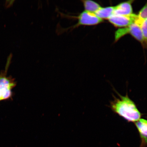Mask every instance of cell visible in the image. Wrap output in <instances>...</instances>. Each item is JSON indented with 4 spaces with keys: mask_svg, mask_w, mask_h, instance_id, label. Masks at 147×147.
<instances>
[{
    "mask_svg": "<svg viewBox=\"0 0 147 147\" xmlns=\"http://www.w3.org/2000/svg\"><path fill=\"white\" fill-rule=\"evenodd\" d=\"M117 93L119 98L114 96L113 100L110 102V107L112 111L129 122H137L142 115L135 103L127 94L123 96Z\"/></svg>",
    "mask_w": 147,
    "mask_h": 147,
    "instance_id": "6da1fadb",
    "label": "cell"
},
{
    "mask_svg": "<svg viewBox=\"0 0 147 147\" xmlns=\"http://www.w3.org/2000/svg\"><path fill=\"white\" fill-rule=\"evenodd\" d=\"M63 15V16L72 19L77 20V22L74 25L66 28L62 29L61 30L62 32H67L68 30H72L81 26H92L102 23L104 21L95 15L94 13L84 11L77 16H71Z\"/></svg>",
    "mask_w": 147,
    "mask_h": 147,
    "instance_id": "7a4b0ae2",
    "label": "cell"
},
{
    "mask_svg": "<svg viewBox=\"0 0 147 147\" xmlns=\"http://www.w3.org/2000/svg\"><path fill=\"white\" fill-rule=\"evenodd\" d=\"M128 34L131 35L136 40L140 42L144 48H146L140 25L135 22L128 27L117 29L115 33V42H117L123 36Z\"/></svg>",
    "mask_w": 147,
    "mask_h": 147,
    "instance_id": "3957f363",
    "label": "cell"
},
{
    "mask_svg": "<svg viewBox=\"0 0 147 147\" xmlns=\"http://www.w3.org/2000/svg\"><path fill=\"white\" fill-rule=\"evenodd\" d=\"M16 85L13 79L7 77L5 73L0 75V101L8 100L12 95V90Z\"/></svg>",
    "mask_w": 147,
    "mask_h": 147,
    "instance_id": "277c9868",
    "label": "cell"
},
{
    "mask_svg": "<svg viewBox=\"0 0 147 147\" xmlns=\"http://www.w3.org/2000/svg\"><path fill=\"white\" fill-rule=\"evenodd\" d=\"M137 17V15L134 13L129 16L113 14L108 20L115 27L123 28L128 27L134 23Z\"/></svg>",
    "mask_w": 147,
    "mask_h": 147,
    "instance_id": "5b68a950",
    "label": "cell"
},
{
    "mask_svg": "<svg viewBox=\"0 0 147 147\" xmlns=\"http://www.w3.org/2000/svg\"><path fill=\"white\" fill-rule=\"evenodd\" d=\"M133 0L123 2L115 7L113 14L125 16H129L133 14L132 3Z\"/></svg>",
    "mask_w": 147,
    "mask_h": 147,
    "instance_id": "8992f818",
    "label": "cell"
},
{
    "mask_svg": "<svg viewBox=\"0 0 147 147\" xmlns=\"http://www.w3.org/2000/svg\"><path fill=\"white\" fill-rule=\"evenodd\" d=\"M141 139V147L147 146V120L140 119L135 123Z\"/></svg>",
    "mask_w": 147,
    "mask_h": 147,
    "instance_id": "52a82bcc",
    "label": "cell"
},
{
    "mask_svg": "<svg viewBox=\"0 0 147 147\" xmlns=\"http://www.w3.org/2000/svg\"><path fill=\"white\" fill-rule=\"evenodd\" d=\"M115 7L109 6L101 8L94 13L100 19L108 20L113 14Z\"/></svg>",
    "mask_w": 147,
    "mask_h": 147,
    "instance_id": "ba28073f",
    "label": "cell"
},
{
    "mask_svg": "<svg viewBox=\"0 0 147 147\" xmlns=\"http://www.w3.org/2000/svg\"><path fill=\"white\" fill-rule=\"evenodd\" d=\"M84 8V11L92 13H95L102 7L98 3L89 0L81 1Z\"/></svg>",
    "mask_w": 147,
    "mask_h": 147,
    "instance_id": "9c48e42d",
    "label": "cell"
},
{
    "mask_svg": "<svg viewBox=\"0 0 147 147\" xmlns=\"http://www.w3.org/2000/svg\"><path fill=\"white\" fill-rule=\"evenodd\" d=\"M142 33L146 48L147 49V19L143 20L140 24Z\"/></svg>",
    "mask_w": 147,
    "mask_h": 147,
    "instance_id": "30bf717a",
    "label": "cell"
},
{
    "mask_svg": "<svg viewBox=\"0 0 147 147\" xmlns=\"http://www.w3.org/2000/svg\"><path fill=\"white\" fill-rule=\"evenodd\" d=\"M137 15L139 21H141L147 19V2L140 10Z\"/></svg>",
    "mask_w": 147,
    "mask_h": 147,
    "instance_id": "8fae6325",
    "label": "cell"
}]
</instances>
